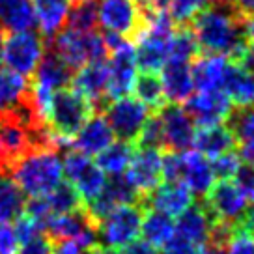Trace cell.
<instances>
[{"label": "cell", "mask_w": 254, "mask_h": 254, "mask_svg": "<svg viewBox=\"0 0 254 254\" xmlns=\"http://www.w3.org/2000/svg\"><path fill=\"white\" fill-rule=\"evenodd\" d=\"M241 19L243 17L228 2L204 6L189 23L202 53L221 55L238 62L247 49V41L241 32Z\"/></svg>", "instance_id": "cell-1"}, {"label": "cell", "mask_w": 254, "mask_h": 254, "mask_svg": "<svg viewBox=\"0 0 254 254\" xmlns=\"http://www.w3.org/2000/svg\"><path fill=\"white\" fill-rule=\"evenodd\" d=\"M60 148H34L17 161L9 178L28 196H47L62 182Z\"/></svg>", "instance_id": "cell-2"}, {"label": "cell", "mask_w": 254, "mask_h": 254, "mask_svg": "<svg viewBox=\"0 0 254 254\" xmlns=\"http://www.w3.org/2000/svg\"><path fill=\"white\" fill-rule=\"evenodd\" d=\"M176 23L168 9L144 11V24L135 38V58L140 71L159 73L170 55Z\"/></svg>", "instance_id": "cell-3"}, {"label": "cell", "mask_w": 254, "mask_h": 254, "mask_svg": "<svg viewBox=\"0 0 254 254\" xmlns=\"http://www.w3.org/2000/svg\"><path fill=\"white\" fill-rule=\"evenodd\" d=\"M94 112V105L77 90L60 88L51 94L45 109V124L60 142L69 146V140L79 133V129Z\"/></svg>", "instance_id": "cell-4"}, {"label": "cell", "mask_w": 254, "mask_h": 254, "mask_svg": "<svg viewBox=\"0 0 254 254\" xmlns=\"http://www.w3.org/2000/svg\"><path fill=\"white\" fill-rule=\"evenodd\" d=\"M73 71L82 67L88 62L107 60L109 49L105 45L101 32H77L69 28H62L53 40L47 43Z\"/></svg>", "instance_id": "cell-5"}, {"label": "cell", "mask_w": 254, "mask_h": 254, "mask_svg": "<svg viewBox=\"0 0 254 254\" xmlns=\"http://www.w3.org/2000/svg\"><path fill=\"white\" fill-rule=\"evenodd\" d=\"M142 215L144 206L140 204H124L114 207L95 226L99 245L107 249H120L131 243L133 239L140 238Z\"/></svg>", "instance_id": "cell-6"}, {"label": "cell", "mask_w": 254, "mask_h": 254, "mask_svg": "<svg viewBox=\"0 0 254 254\" xmlns=\"http://www.w3.org/2000/svg\"><path fill=\"white\" fill-rule=\"evenodd\" d=\"M47 49V41L43 40L38 30L11 32L4 40L2 62L8 65V69L30 79L36 71L41 56Z\"/></svg>", "instance_id": "cell-7"}, {"label": "cell", "mask_w": 254, "mask_h": 254, "mask_svg": "<svg viewBox=\"0 0 254 254\" xmlns=\"http://www.w3.org/2000/svg\"><path fill=\"white\" fill-rule=\"evenodd\" d=\"M97 24L103 32L133 40L144 24V9L138 0H99Z\"/></svg>", "instance_id": "cell-8"}, {"label": "cell", "mask_w": 254, "mask_h": 254, "mask_svg": "<svg viewBox=\"0 0 254 254\" xmlns=\"http://www.w3.org/2000/svg\"><path fill=\"white\" fill-rule=\"evenodd\" d=\"M204 206L215 221L239 226L249 209V196L238 185L236 180H217L215 185L204 196Z\"/></svg>", "instance_id": "cell-9"}, {"label": "cell", "mask_w": 254, "mask_h": 254, "mask_svg": "<svg viewBox=\"0 0 254 254\" xmlns=\"http://www.w3.org/2000/svg\"><path fill=\"white\" fill-rule=\"evenodd\" d=\"M101 112L111 126L114 138L129 144L136 142L146 120L150 118V109L131 95L112 99Z\"/></svg>", "instance_id": "cell-10"}, {"label": "cell", "mask_w": 254, "mask_h": 254, "mask_svg": "<svg viewBox=\"0 0 254 254\" xmlns=\"http://www.w3.org/2000/svg\"><path fill=\"white\" fill-rule=\"evenodd\" d=\"M62 170L67 178V182L71 183L80 194L82 206L92 202L101 192L105 180H107L103 170L97 167L88 155L77 150L65 151L62 161Z\"/></svg>", "instance_id": "cell-11"}, {"label": "cell", "mask_w": 254, "mask_h": 254, "mask_svg": "<svg viewBox=\"0 0 254 254\" xmlns=\"http://www.w3.org/2000/svg\"><path fill=\"white\" fill-rule=\"evenodd\" d=\"M138 77L135 49L131 41H124L107 56V99H120L131 95Z\"/></svg>", "instance_id": "cell-12"}, {"label": "cell", "mask_w": 254, "mask_h": 254, "mask_svg": "<svg viewBox=\"0 0 254 254\" xmlns=\"http://www.w3.org/2000/svg\"><path fill=\"white\" fill-rule=\"evenodd\" d=\"M161 131H163V146L170 151H185L192 148V140L196 135V124L185 111L183 105L167 103L157 112Z\"/></svg>", "instance_id": "cell-13"}, {"label": "cell", "mask_w": 254, "mask_h": 254, "mask_svg": "<svg viewBox=\"0 0 254 254\" xmlns=\"http://www.w3.org/2000/svg\"><path fill=\"white\" fill-rule=\"evenodd\" d=\"M196 127L226 124L236 111L224 90H196L183 103Z\"/></svg>", "instance_id": "cell-14"}, {"label": "cell", "mask_w": 254, "mask_h": 254, "mask_svg": "<svg viewBox=\"0 0 254 254\" xmlns=\"http://www.w3.org/2000/svg\"><path fill=\"white\" fill-rule=\"evenodd\" d=\"M140 198V194L136 192V189L129 183V180L126 178V174L120 176H109L105 180V185L101 192L95 196L92 202L84 204V211L88 213V217L95 222L103 219L105 215H109L118 206H124V204H136Z\"/></svg>", "instance_id": "cell-15"}, {"label": "cell", "mask_w": 254, "mask_h": 254, "mask_svg": "<svg viewBox=\"0 0 254 254\" xmlns=\"http://www.w3.org/2000/svg\"><path fill=\"white\" fill-rule=\"evenodd\" d=\"M73 73L75 71L71 67L64 62L53 49L47 47L43 56H41L40 64H38V67H36V71L32 73L30 84L36 94L43 99H47L55 90L67 88L71 84Z\"/></svg>", "instance_id": "cell-16"}, {"label": "cell", "mask_w": 254, "mask_h": 254, "mask_svg": "<svg viewBox=\"0 0 254 254\" xmlns=\"http://www.w3.org/2000/svg\"><path fill=\"white\" fill-rule=\"evenodd\" d=\"M161 161H163V151L157 148H136L133 151L131 163L126 170V178L140 194V198L155 189L163 180Z\"/></svg>", "instance_id": "cell-17"}, {"label": "cell", "mask_w": 254, "mask_h": 254, "mask_svg": "<svg viewBox=\"0 0 254 254\" xmlns=\"http://www.w3.org/2000/svg\"><path fill=\"white\" fill-rule=\"evenodd\" d=\"M71 86L94 105L95 112H101L109 103L107 99V60L88 62L82 67L75 69Z\"/></svg>", "instance_id": "cell-18"}, {"label": "cell", "mask_w": 254, "mask_h": 254, "mask_svg": "<svg viewBox=\"0 0 254 254\" xmlns=\"http://www.w3.org/2000/svg\"><path fill=\"white\" fill-rule=\"evenodd\" d=\"M217 178L213 174V168L209 159L204 157L196 150L183 151L182 174H180V183H183L192 196L204 198L209 189L215 185Z\"/></svg>", "instance_id": "cell-19"}, {"label": "cell", "mask_w": 254, "mask_h": 254, "mask_svg": "<svg viewBox=\"0 0 254 254\" xmlns=\"http://www.w3.org/2000/svg\"><path fill=\"white\" fill-rule=\"evenodd\" d=\"M190 64L183 60L168 58L165 65L159 69V79L165 90L167 103L183 105L194 92V82H192V73H190Z\"/></svg>", "instance_id": "cell-20"}, {"label": "cell", "mask_w": 254, "mask_h": 254, "mask_svg": "<svg viewBox=\"0 0 254 254\" xmlns=\"http://www.w3.org/2000/svg\"><path fill=\"white\" fill-rule=\"evenodd\" d=\"M192 198L194 196L183 183L163 182L153 190H150L142 198V202L148 209H155V211L167 213L170 217H178L192 204Z\"/></svg>", "instance_id": "cell-21"}, {"label": "cell", "mask_w": 254, "mask_h": 254, "mask_svg": "<svg viewBox=\"0 0 254 254\" xmlns=\"http://www.w3.org/2000/svg\"><path fill=\"white\" fill-rule=\"evenodd\" d=\"M112 142H114V135L109 122L105 120L103 112H94L86 120V124L79 129V133L69 140V146L73 150L92 157L101 153Z\"/></svg>", "instance_id": "cell-22"}, {"label": "cell", "mask_w": 254, "mask_h": 254, "mask_svg": "<svg viewBox=\"0 0 254 254\" xmlns=\"http://www.w3.org/2000/svg\"><path fill=\"white\" fill-rule=\"evenodd\" d=\"M211 226H213V219L207 213L206 206L190 204L185 211L178 215V221H174V234L187 239L192 245L204 247L209 243Z\"/></svg>", "instance_id": "cell-23"}, {"label": "cell", "mask_w": 254, "mask_h": 254, "mask_svg": "<svg viewBox=\"0 0 254 254\" xmlns=\"http://www.w3.org/2000/svg\"><path fill=\"white\" fill-rule=\"evenodd\" d=\"M232 67V60L221 55L196 56L190 64L194 90H222Z\"/></svg>", "instance_id": "cell-24"}, {"label": "cell", "mask_w": 254, "mask_h": 254, "mask_svg": "<svg viewBox=\"0 0 254 254\" xmlns=\"http://www.w3.org/2000/svg\"><path fill=\"white\" fill-rule=\"evenodd\" d=\"M73 2L75 0H32L38 32L47 43L65 26Z\"/></svg>", "instance_id": "cell-25"}, {"label": "cell", "mask_w": 254, "mask_h": 254, "mask_svg": "<svg viewBox=\"0 0 254 254\" xmlns=\"http://www.w3.org/2000/svg\"><path fill=\"white\" fill-rule=\"evenodd\" d=\"M222 90L230 97L234 109H254V69L232 60Z\"/></svg>", "instance_id": "cell-26"}, {"label": "cell", "mask_w": 254, "mask_h": 254, "mask_svg": "<svg viewBox=\"0 0 254 254\" xmlns=\"http://www.w3.org/2000/svg\"><path fill=\"white\" fill-rule=\"evenodd\" d=\"M236 148L232 129L226 124L196 127V135L192 140V150L202 153L204 157L213 159Z\"/></svg>", "instance_id": "cell-27"}, {"label": "cell", "mask_w": 254, "mask_h": 254, "mask_svg": "<svg viewBox=\"0 0 254 254\" xmlns=\"http://www.w3.org/2000/svg\"><path fill=\"white\" fill-rule=\"evenodd\" d=\"M0 28L4 32H23L36 28L32 0H0Z\"/></svg>", "instance_id": "cell-28"}, {"label": "cell", "mask_w": 254, "mask_h": 254, "mask_svg": "<svg viewBox=\"0 0 254 254\" xmlns=\"http://www.w3.org/2000/svg\"><path fill=\"white\" fill-rule=\"evenodd\" d=\"M140 236L146 243L153 245L155 249H161L174 236V217L155 211V209H148L142 215Z\"/></svg>", "instance_id": "cell-29"}, {"label": "cell", "mask_w": 254, "mask_h": 254, "mask_svg": "<svg viewBox=\"0 0 254 254\" xmlns=\"http://www.w3.org/2000/svg\"><path fill=\"white\" fill-rule=\"evenodd\" d=\"M30 92V79L11 69H0V111H15Z\"/></svg>", "instance_id": "cell-30"}, {"label": "cell", "mask_w": 254, "mask_h": 254, "mask_svg": "<svg viewBox=\"0 0 254 254\" xmlns=\"http://www.w3.org/2000/svg\"><path fill=\"white\" fill-rule=\"evenodd\" d=\"M133 144L124 142V140H114L109 144L101 153H97L95 165L105 172V176H120L126 174L127 167L133 157Z\"/></svg>", "instance_id": "cell-31"}, {"label": "cell", "mask_w": 254, "mask_h": 254, "mask_svg": "<svg viewBox=\"0 0 254 254\" xmlns=\"http://www.w3.org/2000/svg\"><path fill=\"white\" fill-rule=\"evenodd\" d=\"M131 94H135L136 99L142 105H146L150 109V112H157L159 109H163L167 105L165 90H163V84H161V79H159L157 73H140L136 77Z\"/></svg>", "instance_id": "cell-32"}, {"label": "cell", "mask_w": 254, "mask_h": 254, "mask_svg": "<svg viewBox=\"0 0 254 254\" xmlns=\"http://www.w3.org/2000/svg\"><path fill=\"white\" fill-rule=\"evenodd\" d=\"M26 198L9 176H0V222L13 221L17 215L23 213Z\"/></svg>", "instance_id": "cell-33"}, {"label": "cell", "mask_w": 254, "mask_h": 254, "mask_svg": "<svg viewBox=\"0 0 254 254\" xmlns=\"http://www.w3.org/2000/svg\"><path fill=\"white\" fill-rule=\"evenodd\" d=\"M64 28L90 32L97 28V0H75Z\"/></svg>", "instance_id": "cell-34"}, {"label": "cell", "mask_w": 254, "mask_h": 254, "mask_svg": "<svg viewBox=\"0 0 254 254\" xmlns=\"http://www.w3.org/2000/svg\"><path fill=\"white\" fill-rule=\"evenodd\" d=\"M45 198H47V204L53 215L69 213V211L82 207V200H80V194L77 192V189L69 182H64V180L49 192Z\"/></svg>", "instance_id": "cell-35"}, {"label": "cell", "mask_w": 254, "mask_h": 254, "mask_svg": "<svg viewBox=\"0 0 254 254\" xmlns=\"http://www.w3.org/2000/svg\"><path fill=\"white\" fill-rule=\"evenodd\" d=\"M198 43L194 40V36H192L189 26L176 28L174 36H172V43H170V55H168V58L183 60V62H192L198 56Z\"/></svg>", "instance_id": "cell-36"}, {"label": "cell", "mask_w": 254, "mask_h": 254, "mask_svg": "<svg viewBox=\"0 0 254 254\" xmlns=\"http://www.w3.org/2000/svg\"><path fill=\"white\" fill-rule=\"evenodd\" d=\"M209 163H211V168H213V174L217 180H234L238 176L239 168L243 167V161L239 157V153L234 150L209 159Z\"/></svg>", "instance_id": "cell-37"}, {"label": "cell", "mask_w": 254, "mask_h": 254, "mask_svg": "<svg viewBox=\"0 0 254 254\" xmlns=\"http://www.w3.org/2000/svg\"><path fill=\"white\" fill-rule=\"evenodd\" d=\"M136 148H157V150H163V131H161V124H159L157 114H153L146 120L140 135L136 138Z\"/></svg>", "instance_id": "cell-38"}, {"label": "cell", "mask_w": 254, "mask_h": 254, "mask_svg": "<svg viewBox=\"0 0 254 254\" xmlns=\"http://www.w3.org/2000/svg\"><path fill=\"white\" fill-rule=\"evenodd\" d=\"M204 6H207V0H170L168 13L172 15L174 23L185 24L189 23Z\"/></svg>", "instance_id": "cell-39"}, {"label": "cell", "mask_w": 254, "mask_h": 254, "mask_svg": "<svg viewBox=\"0 0 254 254\" xmlns=\"http://www.w3.org/2000/svg\"><path fill=\"white\" fill-rule=\"evenodd\" d=\"M222 254H254V238L238 226L226 245L222 247Z\"/></svg>", "instance_id": "cell-40"}, {"label": "cell", "mask_w": 254, "mask_h": 254, "mask_svg": "<svg viewBox=\"0 0 254 254\" xmlns=\"http://www.w3.org/2000/svg\"><path fill=\"white\" fill-rule=\"evenodd\" d=\"M13 226V232H15L19 243H26L28 239L36 238L38 234H41V228L38 226V222L32 219L28 213H21L15 217V222L11 224Z\"/></svg>", "instance_id": "cell-41"}, {"label": "cell", "mask_w": 254, "mask_h": 254, "mask_svg": "<svg viewBox=\"0 0 254 254\" xmlns=\"http://www.w3.org/2000/svg\"><path fill=\"white\" fill-rule=\"evenodd\" d=\"M55 253V241L47 234H38L36 238L23 243L21 249H17L15 254H53Z\"/></svg>", "instance_id": "cell-42"}, {"label": "cell", "mask_w": 254, "mask_h": 254, "mask_svg": "<svg viewBox=\"0 0 254 254\" xmlns=\"http://www.w3.org/2000/svg\"><path fill=\"white\" fill-rule=\"evenodd\" d=\"M200 249H202V247L192 245L187 239H183L174 234L165 245L161 247V253L159 254H198Z\"/></svg>", "instance_id": "cell-43"}, {"label": "cell", "mask_w": 254, "mask_h": 254, "mask_svg": "<svg viewBox=\"0 0 254 254\" xmlns=\"http://www.w3.org/2000/svg\"><path fill=\"white\" fill-rule=\"evenodd\" d=\"M19 249L13 226L9 222H0V254H15Z\"/></svg>", "instance_id": "cell-44"}, {"label": "cell", "mask_w": 254, "mask_h": 254, "mask_svg": "<svg viewBox=\"0 0 254 254\" xmlns=\"http://www.w3.org/2000/svg\"><path fill=\"white\" fill-rule=\"evenodd\" d=\"M234 180H236L239 187L247 192L249 202H253V204H254V167H251V165H245V163H243V167L239 168L238 176H236Z\"/></svg>", "instance_id": "cell-45"}, {"label": "cell", "mask_w": 254, "mask_h": 254, "mask_svg": "<svg viewBox=\"0 0 254 254\" xmlns=\"http://www.w3.org/2000/svg\"><path fill=\"white\" fill-rule=\"evenodd\" d=\"M112 254H159V249L146 243L144 239L136 238L120 249H112Z\"/></svg>", "instance_id": "cell-46"}, {"label": "cell", "mask_w": 254, "mask_h": 254, "mask_svg": "<svg viewBox=\"0 0 254 254\" xmlns=\"http://www.w3.org/2000/svg\"><path fill=\"white\" fill-rule=\"evenodd\" d=\"M241 32H243L247 45H254V15L241 19Z\"/></svg>", "instance_id": "cell-47"}, {"label": "cell", "mask_w": 254, "mask_h": 254, "mask_svg": "<svg viewBox=\"0 0 254 254\" xmlns=\"http://www.w3.org/2000/svg\"><path fill=\"white\" fill-rule=\"evenodd\" d=\"M230 4L241 17L254 15V0H230Z\"/></svg>", "instance_id": "cell-48"}, {"label": "cell", "mask_w": 254, "mask_h": 254, "mask_svg": "<svg viewBox=\"0 0 254 254\" xmlns=\"http://www.w3.org/2000/svg\"><path fill=\"white\" fill-rule=\"evenodd\" d=\"M144 11H157V9H168L170 0H138Z\"/></svg>", "instance_id": "cell-49"}, {"label": "cell", "mask_w": 254, "mask_h": 254, "mask_svg": "<svg viewBox=\"0 0 254 254\" xmlns=\"http://www.w3.org/2000/svg\"><path fill=\"white\" fill-rule=\"evenodd\" d=\"M239 228H241V230H245L249 236H253L254 238V207L253 209H251V207L247 209L243 221L239 222Z\"/></svg>", "instance_id": "cell-50"}, {"label": "cell", "mask_w": 254, "mask_h": 254, "mask_svg": "<svg viewBox=\"0 0 254 254\" xmlns=\"http://www.w3.org/2000/svg\"><path fill=\"white\" fill-rule=\"evenodd\" d=\"M77 254H112V249H107V247L95 243V245L90 247H82Z\"/></svg>", "instance_id": "cell-51"}, {"label": "cell", "mask_w": 254, "mask_h": 254, "mask_svg": "<svg viewBox=\"0 0 254 254\" xmlns=\"http://www.w3.org/2000/svg\"><path fill=\"white\" fill-rule=\"evenodd\" d=\"M198 254H222V249L221 247L213 245V243H207V245H204L202 249H200Z\"/></svg>", "instance_id": "cell-52"}, {"label": "cell", "mask_w": 254, "mask_h": 254, "mask_svg": "<svg viewBox=\"0 0 254 254\" xmlns=\"http://www.w3.org/2000/svg\"><path fill=\"white\" fill-rule=\"evenodd\" d=\"M2 51H4V30L0 28V64H2Z\"/></svg>", "instance_id": "cell-53"}, {"label": "cell", "mask_w": 254, "mask_h": 254, "mask_svg": "<svg viewBox=\"0 0 254 254\" xmlns=\"http://www.w3.org/2000/svg\"><path fill=\"white\" fill-rule=\"evenodd\" d=\"M211 2H213V4H228L230 0H211Z\"/></svg>", "instance_id": "cell-54"}]
</instances>
